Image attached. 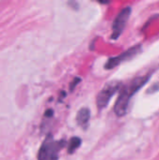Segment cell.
Instances as JSON below:
<instances>
[{
    "mask_svg": "<svg viewBox=\"0 0 159 160\" xmlns=\"http://www.w3.org/2000/svg\"><path fill=\"white\" fill-rule=\"evenodd\" d=\"M120 83L118 82H111L105 85V87L101 90V92L97 96V107L102 109L107 106L111 98L116 93L119 89Z\"/></svg>",
    "mask_w": 159,
    "mask_h": 160,
    "instance_id": "obj_3",
    "label": "cell"
},
{
    "mask_svg": "<svg viewBox=\"0 0 159 160\" xmlns=\"http://www.w3.org/2000/svg\"><path fill=\"white\" fill-rule=\"evenodd\" d=\"M90 118V112L88 109L83 108L82 110L79 111L78 114H77V122L80 126H85Z\"/></svg>",
    "mask_w": 159,
    "mask_h": 160,
    "instance_id": "obj_6",
    "label": "cell"
},
{
    "mask_svg": "<svg viewBox=\"0 0 159 160\" xmlns=\"http://www.w3.org/2000/svg\"><path fill=\"white\" fill-rule=\"evenodd\" d=\"M140 47H141V46L134 47L133 49H131V50H129V51L126 52H125V53H123L122 55H119V56L114 57V58H111V59L108 61V63L106 64V66H105V67H106V68H108V69L112 68H114L115 66L119 65L122 61H125L126 59L130 58L131 56H133L135 53H137V52H138V50L140 49Z\"/></svg>",
    "mask_w": 159,
    "mask_h": 160,
    "instance_id": "obj_5",
    "label": "cell"
},
{
    "mask_svg": "<svg viewBox=\"0 0 159 160\" xmlns=\"http://www.w3.org/2000/svg\"><path fill=\"white\" fill-rule=\"evenodd\" d=\"M61 142H55L52 137L47 138L42 143L38 155V160H58V153L61 147Z\"/></svg>",
    "mask_w": 159,
    "mask_h": 160,
    "instance_id": "obj_2",
    "label": "cell"
},
{
    "mask_svg": "<svg viewBox=\"0 0 159 160\" xmlns=\"http://www.w3.org/2000/svg\"><path fill=\"white\" fill-rule=\"evenodd\" d=\"M81 139L79 138H72L70 141H69V144H68V153L69 154H72L74 153L81 145Z\"/></svg>",
    "mask_w": 159,
    "mask_h": 160,
    "instance_id": "obj_7",
    "label": "cell"
},
{
    "mask_svg": "<svg viewBox=\"0 0 159 160\" xmlns=\"http://www.w3.org/2000/svg\"><path fill=\"white\" fill-rule=\"evenodd\" d=\"M131 9L130 8H124L116 17V19L114 20L113 25H112V38L116 39L118 38V37L122 34L126 23L129 18Z\"/></svg>",
    "mask_w": 159,
    "mask_h": 160,
    "instance_id": "obj_4",
    "label": "cell"
},
{
    "mask_svg": "<svg viewBox=\"0 0 159 160\" xmlns=\"http://www.w3.org/2000/svg\"><path fill=\"white\" fill-rule=\"evenodd\" d=\"M147 80H148L147 77L137 78L122 90V92L119 95V98L115 103V107H114L115 113L118 116H124L127 113V110L128 107L130 98L145 83V82Z\"/></svg>",
    "mask_w": 159,
    "mask_h": 160,
    "instance_id": "obj_1",
    "label": "cell"
}]
</instances>
